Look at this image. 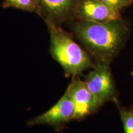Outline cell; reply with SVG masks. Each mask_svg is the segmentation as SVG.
I'll list each match as a JSON object with an SVG mask.
<instances>
[{
  "label": "cell",
  "instance_id": "6da1fadb",
  "mask_svg": "<svg viewBox=\"0 0 133 133\" xmlns=\"http://www.w3.org/2000/svg\"><path fill=\"white\" fill-rule=\"evenodd\" d=\"M66 24L95 63L110 64L122 49L130 32L128 22L123 17L104 23L75 19Z\"/></svg>",
  "mask_w": 133,
  "mask_h": 133
},
{
  "label": "cell",
  "instance_id": "7a4b0ae2",
  "mask_svg": "<svg viewBox=\"0 0 133 133\" xmlns=\"http://www.w3.org/2000/svg\"><path fill=\"white\" fill-rule=\"evenodd\" d=\"M49 34V52L52 57L62 66L66 76H77L96 63L84 48L74 40L71 33L60 25L44 21Z\"/></svg>",
  "mask_w": 133,
  "mask_h": 133
},
{
  "label": "cell",
  "instance_id": "3957f363",
  "mask_svg": "<svg viewBox=\"0 0 133 133\" xmlns=\"http://www.w3.org/2000/svg\"><path fill=\"white\" fill-rule=\"evenodd\" d=\"M84 81L101 106L109 101H116L115 87L109 63H96L92 70L84 76Z\"/></svg>",
  "mask_w": 133,
  "mask_h": 133
},
{
  "label": "cell",
  "instance_id": "277c9868",
  "mask_svg": "<svg viewBox=\"0 0 133 133\" xmlns=\"http://www.w3.org/2000/svg\"><path fill=\"white\" fill-rule=\"evenodd\" d=\"M74 104L66 90L64 95L51 109L40 115L30 119L27 125H48L59 131L63 129L70 121L74 119Z\"/></svg>",
  "mask_w": 133,
  "mask_h": 133
},
{
  "label": "cell",
  "instance_id": "5b68a950",
  "mask_svg": "<svg viewBox=\"0 0 133 133\" xmlns=\"http://www.w3.org/2000/svg\"><path fill=\"white\" fill-rule=\"evenodd\" d=\"M66 91L74 105V119H83L101 106L97 98L88 89L84 81L81 80L78 76L73 77Z\"/></svg>",
  "mask_w": 133,
  "mask_h": 133
},
{
  "label": "cell",
  "instance_id": "8992f818",
  "mask_svg": "<svg viewBox=\"0 0 133 133\" xmlns=\"http://www.w3.org/2000/svg\"><path fill=\"white\" fill-rule=\"evenodd\" d=\"M39 14L44 21L60 25L75 19L79 0H38Z\"/></svg>",
  "mask_w": 133,
  "mask_h": 133
},
{
  "label": "cell",
  "instance_id": "52a82bcc",
  "mask_svg": "<svg viewBox=\"0 0 133 133\" xmlns=\"http://www.w3.org/2000/svg\"><path fill=\"white\" fill-rule=\"evenodd\" d=\"M120 12L99 0H79L75 16L80 21L104 23L122 18Z\"/></svg>",
  "mask_w": 133,
  "mask_h": 133
},
{
  "label": "cell",
  "instance_id": "ba28073f",
  "mask_svg": "<svg viewBox=\"0 0 133 133\" xmlns=\"http://www.w3.org/2000/svg\"><path fill=\"white\" fill-rule=\"evenodd\" d=\"M3 8H16L26 12L35 13L38 16L39 14L38 0H4Z\"/></svg>",
  "mask_w": 133,
  "mask_h": 133
},
{
  "label": "cell",
  "instance_id": "9c48e42d",
  "mask_svg": "<svg viewBox=\"0 0 133 133\" xmlns=\"http://www.w3.org/2000/svg\"><path fill=\"white\" fill-rule=\"evenodd\" d=\"M124 133H133V108L126 109L118 106Z\"/></svg>",
  "mask_w": 133,
  "mask_h": 133
},
{
  "label": "cell",
  "instance_id": "30bf717a",
  "mask_svg": "<svg viewBox=\"0 0 133 133\" xmlns=\"http://www.w3.org/2000/svg\"><path fill=\"white\" fill-rule=\"evenodd\" d=\"M113 9L121 11V9L132 4L130 0H99Z\"/></svg>",
  "mask_w": 133,
  "mask_h": 133
},
{
  "label": "cell",
  "instance_id": "8fae6325",
  "mask_svg": "<svg viewBox=\"0 0 133 133\" xmlns=\"http://www.w3.org/2000/svg\"><path fill=\"white\" fill-rule=\"evenodd\" d=\"M130 1L131 2V3H133V0H130Z\"/></svg>",
  "mask_w": 133,
  "mask_h": 133
}]
</instances>
